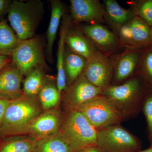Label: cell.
Here are the masks:
<instances>
[{
	"label": "cell",
	"instance_id": "1",
	"mask_svg": "<svg viewBox=\"0 0 152 152\" xmlns=\"http://www.w3.org/2000/svg\"><path fill=\"white\" fill-rule=\"evenodd\" d=\"M43 111L38 96L23 94L10 100L5 113L0 138L28 136L31 124Z\"/></svg>",
	"mask_w": 152,
	"mask_h": 152
},
{
	"label": "cell",
	"instance_id": "2",
	"mask_svg": "<svg viewBox=\"0 0 152 152\" xmlns=\"http://www.w3.org/2000/svg\"><path fill=\"white\" fill-rule=\"evenodd\" d=\"M44 3L40 0L12 1L8 19L11 28L21 41L34 37L43 16Z\"/></svg>",
	"mask_w": 152,
	"mask_h": 152
},
{
	"label": "cell",
	"instance_id": "3",
	"mask_svg": "<svg viewBox=\"0 0 152 152\" xmlns=\"http://www.w3.org/2000/svg\"><path fill=\"white\" fill-rule=\"evenodd\" d=\"M59 132L72 152L97 146V130L78 111H65Z\"/></svg>",
	"mask_w": 152,
	"mask_h": 152
},
{
	"label": "cell",
	"instance_id": "4",
	"mask_svg": "<svg viewBox=\"0 0 152 152\" xmlns=\"http://www.w3.org/2000/svg\"><path fill=\"white\" fill-rule=\"evenodd\" d=\"M75 110L83 114L97 131L118 124L124 116L121 109L113 101L101 94L83 104Z\"/></svg>",
	"mask_w": 152,
	"mask_h": 152
},
{
	"label": "cell",
	"instance_id": "5",
	"mask_svg": "<svg viewBox=\"0 0 152 152\" xmlns=\"http://www.w3.org/2000/svg\"><path fill=\"white\" fill-rule=\"evenodd\" d=\"M45 47V39L41 36L21 41L11 56V64L16 67L23 76H26L36 68L48 69Z\"/></svg>",
	"mask_w": 152,
	"mask_h": 152
},
{
	"label": "cell",
	"instance_id": "6",
	"mask_svg": "<svg viewBox=\"0 0 152 152\" xmlns=\"http://www.w3.org/2000/svg\"><path fill=\"white\" fill-rule=\"evenodd\" d=\"M96 146L104 152H138L141 148L135 137L118 124L97 131Z\"/></svg>",
	"mask_w": 152,
	"mask_h": 152
},
{
	"label": "cell",
	"instance_id": "7",
	"mask_svg": "<svg viewBox=\"0 0 152 152\" xmlns=\"http://www.w3.org/2000/svg\"><path fill=\"white\" fill-rule=\"evenodd\" d=\"M113 30L119 45L129 49L151 43L150 26L136 16L125 24Z\"/></svg>",
	"mask_w": 152,
	"mask_h": 152
},
{
	"label": "cell",
	"instance_id": "8",
	"mask_svg": "<svg viewBox=\"0 0 152 152\" xmlns=\"http://www.w3.org/2000/svg\"><path fill=\"white\" fill-rule=\"evenodd\" d=\"M83 74L92 84L104 89L110 86L113 77V63L98 50L87 60Z\"/></svg>",
	"mask_w": 152,
	"mask_h": 152
},
{
	"label": "cell",
	"instance_id": "9",
	"mask_svg": "<svg viewBox=\"0 0 152 152\" xmlns=\"http://www.w3.org/2000/svg\"><path fill=\"white\" fill-rule=\"evenodd\" d=\"M102 90L92 84L82 74L62 92L65 111L76 110L83 104L101 95Z\"/></svg>",
	"mask_w": 152,
	"mask_h": 152
},
{
	"label": "cell",
	"instance_id": "10",
	"mask_svg": "<svg viewBox=\"0 0 152 152\" xmlns=\"http://www.w3.org/2000/svg\"><path fill=\"white\" fill-rule=\"evenodd\" d=\"M63 115L58 106L43 111L31 124L28 136L37 140L57 134L61 127Z\"/></svg>",
	"mask_w": 152,
	"mask_h": 152
},
{
	"label": "cell",
	"instance_id": "11",
	"mask_svg": "<svg viewBox=\"0 0 152 152\" xmlns=\"http://www.w3.org/2000/svg\"><path fill=\"white\" fill-rule=\"evenodd\" d=\"M70 3L72 23L105 22L104 9L98 0H70Z\"/></svg>",
	"mask_w": 152,
	"mask_h": 152
},
{
	"label": "cell",
	"instance_id": "12",
	"mask_svg": "<svg viewBox=\"0 0 152 152\" xmlns=\"http://www.w3.org/2000/svg\"><path fill=\"white\" fill-rule=\"evenodd\" d=\"M140 88V83L139 80L132 78L122 85H110L103 89L101 95L110 98L124 114V110L135 100Z\"/></svg>",
	"mask_w": 152,
	"mask_h": 152
},
{
	"label": "cell",
	"instance_id": "13",
	"mask_svg": "<svg viewBox=\"0 0 152 152\" xmlns=\"http://www.w3.org/2000/svg\"><path fill=\"white\" fill-rule=\"evenodd\" d=\"M80 28L100 52L112 51L120 45L115 33L101 24L81 25Z\"/></svg>",
	"mask_w": 152,
	"mask_h": 152
},
{
	"label": "cell",
	"instance_id": "14",
	"mask_svg": "<svg viewBox=\"0 0 152 152\" xmlns=\"http://www.w3.org/2000/svg\"><path fill=\"white\" fill-rule=\"evenodd\" d=\"M23 77L11 63L3 69L0 72V96L11 100L23 95L21 89Z\"/></svg>",
	"mask_w": 152,
	"mask_h": 152
},
{
	"label": "cell",
	"instance_id": "15",
	"mask_svg": "<svg viewBox=\"0 0 152 152\" xmlns=\"http://www.w3.org/2000/svg\"><path fill=\"white\" fill-rule=\"evenodd\" d=\"M72 25V23L66 33V45L72 51L88 59L98 50L80 28Z\"/></svg>",
	"mask_w": 152,
	"mask_h": 152
},
{
	"label": "cell",
	"instance_id": "16",
	"mask_svg": "<svg viewBox=\"0 0 152 152\" xmlns=\"http://www.w3.org/2000/svg\"><path fill=\"white\" fill-rule=\"evenodd\" d=\"M51 12L49 26L46 33L45 56L49 63L52 64L53 58V46L61 20L65 15L64 5L59 0L50 1Z\"/></svg>",
	"mask_w": 152,
	"mask_h": 152
},
{
	"label": "cell",
	"instance_id": "17",
	"mask_svg": "<svg viewBox=\"0 0 152 152\" xmlns=\"http://www.w3.org/2000/svg\"><path fill=\"white\" fill-rule=\"evenodd\" d=\"M72 23L71 17L64 15L61 25L60 39L58 44L57 52V86L61 95L67 88L66 75L64 67L66 47L65 37L67 31Z\"/></svg>",
	"mask_w": 152,
	"mask_h": 152
},
{
	"label": "cell",
	"instance_id": "18",
	"mask_svg": "<svg viewBox=\"0 0 152 152\" xmlns=\"http://www.w3.org/2000/svg\"><path fill=\"white\" fill-rule=\"evenodd\" d=\"M137 52L129 50L118 57L113 64V77L117 83L127 79L134 72L138 62Z\"/></svg>",
	"mask_w": 152,
	"mask_h": 152
},
{
	"label": "cell",
	"instance_id": "19",
	"mask_svg": "<svg viewBox=\"0 0 152 152\" xmlns=\"http://www.w3.org/2000/svg\"><path fill=\"white\" fill-rule=\"evenodd\" d=\"M103 3L106 20L113 29L125 24L135 16L131 9L124 8L115 0H104Z\"/></svg>",
	"mask_w": 152,
	"mask_h": 152
},
{
	"label": "cell",
	"instance_id": "20",
	"mask_svg": "<svg viewBox=\"0 0 152 152\" xmlns=\"http://www.w3.org/2000/svg\"><path fill=\"white\" fill-rule=\"evenodd\" d=\"M86 61L85 58L72 51L66 45L64 67L67 87L83 73Z\"/></svg>",
	"mask_w": 152,
	"mask_h": 152
},
{
	"label": "cell",
	"instance_id": "21",
	"mask_svg": "<svg viewBox=\"0 0 152 152\" xmlns=\"http://www.w3.org/2000/svg\"><path fill=\"white\" fill-rule=\"evenodd\" d=\"M57 86L56 79L46 75L42 87L38 96V100L43 110L53 108L58 106L61 99Z\"/></svg>",
	"mask_w": 152,
	"mask_h": 152
},
{
	"label": "cell",
	"instance_id": "22",
	"mask_svg": "<svg viewBox=\"0 0 152 152\" xmlns=\"http://www.w3.org/2000/svg\"><path fill=\"white\" fill-rule=\"evenodd\" d=\"M35 141L28 135L0 138V152H33Z\"/></svg>",
	"mask_w": 152,
	"mask_h": 152
},
{
	"label": "cell",
	"instance_id": "23",
	"mask_svg": "<svg viewBox=\"0 0 152 152\" xmlns=\"http://www.w3.org/2000/svg\"><path fill=\"white\" fill-rule=\"evenodd\" d=\"M20 41L7 20L0 19V54L11 56Z\"/></svg>",
	"mask_w": 152,
	"mask_h": 152
},
{
	"label": "cell",
	"instance_id": "24",
	"mask_svg": "<svg viewBox=\"0 0 152 152\" xmlns=\"http://www.w3.org/2000/svg\"><path fill=\"white\" fill-rule=\"evenodd\" d=\"M33 152H72L59 132L36 140Z\"/></svg>",
	"mask_w": 152,
	"mask_h": 152
},
{
	"label": "cell",
	"instance_id": "25",
	"mask_svg": "<svg viewBox=\"0 0 152 152\" xmlns=\"http://www.w3.org/2000/svg\"><path fill=\"white\" fill-rule=\"evenodd\" d=\"M45 69L36 68L26 76L23 82V94L29 97H37L42 87L46 75Z\"/></svg>",
	"mask_w": 152,
	"mask_h": 152
},
{
	"label": "cell",
	"instance_id": "26",
	"mask_svg": "<svg viewBox=\"0 0 152 152\" xmlns=\"http://www.w3.org/2000/svg\"><path fill=\"white\" fill-rule=\"evenodd\" d=\"M129 3L135 15L142 19L151 26L152 25V0L132 1Z\"/></svg>",
	"mask_w": 152,
	"mask_h": 152
},
{
	"label": "cell",
	"instance_id": "27",
	"mask_svg": "<svg viewBox=\"0 0 152 152\" xmlns=\"http://www.w3.org/2000/svg\"><path fill=\"white\" fill-rule=\"evenodd\" d=\"M142 68L146 78L152 85V49L145 54L142 62Z\"/></svg>",
	"mask_w": 152,
	"mask_h": 152
},
{
	"label": "cell",
	"instance_id": "28",
	"mask_svg": "<svg viewBox=\"0 0 152 152\" xmlns=\"http://www.w3.org/2000/svg\"><path fill=\"white\" fill-rule=\"evenodd\" d=\"M144 112L148 123L150 137L152 140V96L149 97L145 102Z\"/></svg>",
	"mask_w": 152,
	"mask_h": 152
},
{
	"label": "cell",
	"instance_id": "29",
	"mask_svg": "<svg viewBox=\"0 0 152 152\" xmlns=\"http://www.w3.org/2000/svg\"><path fill=\"white\" fill-rule=\"evenodd\" d=\"M10 100L0 96V131L4 120L6 109Z\"/></svg>",
	"mask_w": 152,
	"mask_h": 152
},
{
	"label": "cell",
	"instance_id": "30",
	"mask_svg": "<svg viewBox=\"0 0 152 152\" xmlns=\"http://www.w3.org/2000/svg\"><path fill=\"white\" fill-rule=\"evenodd\" d=\"M12 1L11 0H0V19L8 13Z\"/></svg>",
	"mask_w": 152,
	"mask_h": 152
},
{
	"label": "cell",
	"instance_id": "31",
	"mask_svg": "<svg viewBox=\"0 0 152 152\" xmlns=\"http://www.w3.org/2000/svg\"><path fill=\"white\" fill-rule=\"evenodd\" d=\"M12 62L11 56L0 54V72Z\"/></svg>",
	"mask_w": 152,
	"mask_h": 152
},
{
	"label": "cell",
	"instance_id": "32",
	"mask_svg": "<svg viewBox=\"0 0 152 152\" xmlns=\"http://www.w3.org/2000/svg\"><path fill=\"white\" fill-rule=\"evenodd\" d=\"M75 152H104L97 146L88 147Z\"/></svg>",
	"mask_w": 152,
	"mask_h": 152
},
{
	"label": "cell",
	"instance_id": "33",
	"mask_svg": "<svg viewBox=\"0 0 152 152\" xmlns=\"http://www.w3.org/2000/svg\"><path fill=\"white\" fill-rule=\"evenodd\" d=\"M138 152H152V146L148 148L147 149L143 151H140Z\"/></svg>",
	"mask_w": 152,
	"mask_h": 152
},
{
	"label": "cell",
	"instance_id": "34",
	"mask_svg": "<svg viewBox=\"0 0 152 152\" xmlns=\"http://www.w3.org/2000/svg\"><path fill=\"white\" fill-rule=\"evenodd\" d=\"M151 28H150V37H151V43H152V25L151 26Z\"/></svg>",
	"mask_w": 152,
	"mask_h": 152
}]
</instances>
